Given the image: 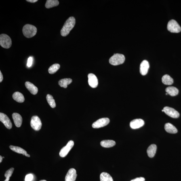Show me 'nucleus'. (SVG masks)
<instances>
[{"instance_id":"nucleus-1","label":"nucleus","mask_w":181,"mask_h":181,"mask_svg":"<svg viewBox=\"0 0 181 181\" xmlns=\"http://www.w3.org/2000/svg\"><path fill=\"white\" fill-rule=\"evenodd\" d=\"M76 20L74 17H70L64 25L61 30V35L64 37H65L69 34L70 32L75 26Z\"/></svg>"},{"instance_id":"nucleus-21","label":"nucleus","mask_w":181,"mask_h":181,"mask_svg":"<svg viewBox=\"0 0 181 181\" xmlns=\"http://www.w3.org/2000/svg\"><path fill=\"white\" fill-rule=\"evenodd\" d=\"M166 92L171 96H174L178 95V90L174 87H169L166 89Z\"/></svg>"},{"instance_id":"nucleus-5","label":"nucleus","mask_w":181,"mask_h":181,"mask_svg":"<svg viewBox=\"0 0 181 181\" xmlns=\"http://www.w3.org/2000/svg\"><path fill=\"white\" fill-rule=\"evenodd\" d=\"M169 31L174 33H178L181 31V28L176 20H171L168 23L167 27Z\"/></svg>"},{"instance_id":"nucleus-26","label":"nucleus","mask_w":181,"mask_h":181,"mask_svg":"<svg viewBox=\"0 0 181 181\" xmlns=\"http://www.w3.org/2000/svg\"><path fill=\"white\" fill-rule=\"evenodd\" d=\"M100 181H113L109 174L106 172H102L100 175Z\"/></svg>"},{"instance_id":"nucleus-28","label":"nucleus","mask_w":181,"mask_h":181,"mask_svg":"<svg viewBox=\"0 0 181 181\" xmlns=\"http://www.w3.org/2000/svg\"><path fill=\"white\" fill-rule=\"evenodd\" d=\"M60 65L58 64H53L49 68L48 70L49 73L51 74H53L56 73L59 69V68H60Z\"/></svg>"},{"instance_id":"nucleus-10","label":"nucleus","mask_w":181,"mask_h":181,"mask_svg":"<svg viewBox=\"0 0 181 181\" xmlns=\"http://www.w3.org/2000/svg\"><path fill=\"white\" fill-rule=\"evenodd\" d=\"M0 121L7 129H11L12 128V124L10 119L6 114L1 112L0 113Z\"/></svg>"},{"instance_id":"nucleus-19","label":"nucleus","mask_w":181,"mask_h":181,"mask_svg":"<svg viewBox=\"0 0 181 181\" xmlns=\"http://www.w3.org/2000/svg\"><path fill=\"white\" fill-rule=\"evenodd\" d=\"M116 144L114 141L112 140H105L102 141L101 145L104 148H109L113 147Z\"/></svg>"},{"instance_id":"nucleus-20","label":"nucleus","mask_w":181,"mask_h":181,"mask_svg":"<svg viewBox=\"0 0 181 181\" xmlns=\"http://www.w3.org/2000/svg\"><path fill=\"white\" fill-rule=\"evenodd\" d=\"M13 98L15 100L19 103H23L25 101L24 95L19 92L14 93L13 95Z\"/></svg>"},{"instance_id":"nucleus-23","label":"nucleus","mask_w":181,"mask_h":181,"mask_svg":"<svg viewBox=\"0 0 181 181\" xmlns=\"http://www.w3.org/2000/svg\"><path fill=\"white\" fill-rule=\"evenodd\" d=\"M162 81L164 84L170 85L173 83V80L172 78L168 75H165L162 78Z\"/></svg>"},{"instance_id":"nucleus-22","label":"nucleus","mask_w":181,"mask_h":181,"mask_svg":"<svg viewBox=\"0 0 181 181\" xmlns=\"http://www.w3.org/2000/svg\"><path fill=\"white\" fill-rule=\"evenodd\" d=\"M72 82V79L70 78H66V79L60 80L58 82V84L61 87L66 88H67L68 85L71 84Z\"/></svg>"},{"instance_id":"nucleus-27","label":"nucleus","mask_w":181,"mask_h":181,"mask_svg":"<svg viewBox=\"0 0 181 181\" xmlns=\"http://www.w3.org/2000/svg\"><path fill=\"white\" fill-rule=\"evenodd\" d=\"M46 99L47 102L51 107L52 108H54L56 107V103L55 102V100L53 99L52 95L50 94H48L46 96Z\"/></svg>"},{"instance_id":"nucleus-38","label":"nucleus","mask_w":181,"mask_h":181,"mask_svg":"<svg viewBox=\"0 0 181 181\" xmlns=\"http://www.w3.org/2000/svg\"><path fill=\"white\" fill-rule=\"evenodd\" d=\"M168 94V93H166V95H167Z\"/></svg>"},{"instance_id":"nucleus-17","label":"nucleus","mask_w":181,"mask_h":181,"mask_svg":"<svg viewBox=\"0 0 181 181\" xmlns=\"http://www.w3.org/2000/svg\"><path fill=\"white\" fill-rule=\"evenodd\" d=\"M164 128L167 133L170 134H176L178 133V130L176 127L170 123H166Z\"/></svg>"},{"instance_id":"nucleus-31","label":"nucleus","mask_w":181,"mask_h":181,"mask_svg":"<svg viewBox=\"0 0 181 181\" xmlns=\"http://www.w3.org/2000/svg\"><path fill=\"white\" fill-rule=\"evenodd\" d=\"M32 63H33V58H32V57H30L29 58L28 60L27 66L28 67H31L32 66Z\"/></svg>"},{"instance_id":"nucleus-7","label":"nucleus","mask_w":181,"mask_h":181,"mask_svg":"<svg viewBox=\"0 0 181 181\" xmlns=\"http://www.w3.org/2000/svg\"><path fill=\"white\" fill-rule=\"evenodd\" d=\"M110 122V120L108 118H103L95 121L92 125L93 128L98 129L105 126Z\"/></svg>"},{"instance_id":"nucleus-9","label":"nucleus","mask_w":181,"mask_h":181,"mask_svg":"<svg viewBox=\"0 0 181 181\" xmlns=\"http://www.w3.org/2000/svg\"><path fill=\"white\" fill-rule=\"evenodd\" d=\"M163 110L165 113L171 117L176 119L180 117L179 112L172 108L166 106L163 108Z\"/></svg>"},{"instance_id":"nucleus-8","label":"nucleus","mask_w":181,"mask_h":181,"mask_svg":"<svg viewBox=\"0 0 181 181\" xmlns=\"http://www.w3.org/2000/svg\"><path fill=\"white\" fill-rule=\"evenodd\" d=\"M73 141H69L66 146L63 148L60 152V155L61 157H64L68 155L70 151L71 150L74 146Z\"/></svg>"},{"instance_id":"nucleus-15","label":"nucleus","mask_w":181,"mask_h":181,"mask_svg":"<svg viewBox=\"0 0 181 181\" xmlns=\"http://www.w3.org/2000/svg\"><path fill=\"white\" fill-rule=\"evenodd\" d=\"M12 117L16 126L19 127L21 126L22 123V118L20 114L14 113L12 114Z\"/></svg>"},{"instance_id":"nucleus-11","label":"nucleus","mask_w":181,"mask_h":181,"mask_svg":"<svg viewBox=\"0 0 181 181\" xmlns=\"http://www.w3.org/2000/svg\"><path fill=\"white\" fill-rule=\"evenodd\" d=\"M88 83L90 86L93 88H96L97 87L98 82L97 78L94 74H89L88 75Z\"/></svg>"},{"instance_id":"nucleus-18","label":"nucleus","mask_w":181,"mask_h":181,"mask_svg":"<svg viewBox=\"0 0 181 181\" xmlns=\"http://www.w3.org/2000/svg\"><path fill=\"white\" fill-rule=\"evenodd\" d=\"M157 147L155 144H152L149 146L147 150L148 155L150 158H153L156 153Z\"/></svg>"},{"instance_id":"nucleus-32","label":"nucleus","mask_w":181,"mask_h":181,"mask_svg":"<svg viewBox=\"0 0 181 181\" xmlns=\"http://www.w3.org/2000/svg\"><path fill=\"white\" fill-rule=\"evenodd\" d=\"M131 181H145V179L143 177H140L133 179Z\"/></svg>"},{"instance_id":"nucleus-30","label":"nucleus","mask_w":181,"mask_h":181,"mask_svg":"<svg viewBox=\"0 0 181 181\" xmlns=\"http://www.w3.org/2000/svg\"><path fill=\"white\" fill-rule=\"evenodd\" d=\"M33 176L32 174L27 175L25 178V181H32L33 180Z\"/></svg>"},{"instance_id":"nucleus-2","label":"nucleus","mask_w":181,"mask_h":181,"mask_svg":"<svg viewBox=\"0 0 181 181\" xmlns=\"http://www.w3.org/2000/svg\"><path fill=\"white\" fill-rule=\"evenodd\" d=\"M37 29L35 26L27 24L23 28V33L25 37L31 38L35 36L37 33Z\"/></svg>"},{"instance_id":"nucleus-25","label":"nucleus","mask_w":181,"mask_h":181,"mask_svg":"<svg viewBox=\"0 0 181 181\" xmlns=\"http://www.w3.org/2000/svg\"><path fill=\"white\" fill-rule=\"evenodd\" d=\"M9 148L13 151L19 154H22L24 155H25L27 153L25 150L21 148L18 147L11 145L9 146Z\"/></svg>"},{"instance_id":"nucleus-37","label":"nucleus","mask_w":181,"mask_h":181,"mask_svg":"<svg viewBox=\"0 0 181 181\" xmlns=\"http://www.w3.org/2000/svg\"><path fill=\"white\" fill-rule=\"evenodd\" d=\"M162 112H164V110H163V109L162 110Z\"/></svg>"},{"instance_id":"nucleus-14","label":"nucleus","mask_w":181,"mask_h":181,"mask_svg":"<svg viewBox=\"0 0 181 181\" xmlns=\"http://www.w3.org/2000/svg\"><path fill=\"white\" fill-rule=\"evenodd\" d=\"M149 63L146 60H144L141 62L140 66V72L143 76H145L147 74L149 69Z\"/></svg>"},{"instance_id":"nucleus-36","label":"nucleus","mask_w":181,"mask_h":181,"mask_svg":"<svg viewBox=\"0 0 181 181\" xmlns=\"http://www.w3.org/2000/svg\"><path fill=\"white\" fill-rule=\"evenodd\" d=\"M40 181H47L46 180H41Z\"/></svg>"},{"instance_id":"nucleus-4","label":"nucleus","mask_w":181,"mask_h":181,"mask_svg":"<svg viewBox=\"0 0 181 181\" xmlns=\"http://www.w3.org/2000/svg\"><path fill=\"white\" fill-rule=\"evenodd\" d=\"M12 44L11 38L5 34H2L0 35V45L3 48H10Z\"/></svg>"},{"instance_id":"nucleus-24","label":"nucleus","mask_w":181,"mask_h":181,"mask_svg":"<svg viewBox=\"0 0 181 181\" xmlns=\"http://www.w3.org/2000/svg\"><path fill=\"white\" fill-rule=\"evenodd\" d=\"M59 4V1L57 0H47L46 3L45 7L47 9H50L56 7Z\"/></svg>"},{"instance_id":"nucleus-13","label":"nucleus","mask_w":181,"mask_h":181,"mask_svg":"<svg viewBox=\"0 0 181 181\" xmlns=\"http://www.w3.org/2000/svg\"><path fill=\"white\" fill-rule=\"evenodd\" d=\"M77 175L75 169L71 168L68 170L65 177V181H75Z\"/></svg>"},{"instance_id":"nucleus-16","label":"nucleus","mask_w":181,"mask_h":181,"mask_svg":"<svg viewBox=\"0 0 181 181\" xmlns=\"http://www.w3.org/2000/svg\"><path fill=\"white\" fill-rule=\"evenodd\" d=\"M25 85L26 88L32 94L35 95L37 94L38 89L33 84L29 82H26L25 83Z\"/></svg>"},{"instance_id":"nucleus-29","label":"nucleus","mask_w":181,"mask_h":181,"mask_svg":"<svg viewBox=\"0 0 181 181\" xmlns=\"http://www.w3.org/2000/svg\"><path fill=\"white\" fill-rule=\"evenodd\" d=\"M14 168H11L7 170L6 172L5 176V177L6 180L4 181H9V178L12 175L14 171Z\"/></svg>"},{"instance_id":"nucleus-33","label":"nucleus","mask_w":181,"mask_h":181,"mask_svg":"<svg viewBox=\"0 0 181 181\" xmlns=\"http://www.w3.org/2000/svg\"><path fill=\"white\" fill-rule=\"evenodd\" d=\"M3 76L1 72L0 71V82H1L3 81Z\"/></svg>"},{"instance_id":"nucleus-3","label":"nucleus","mask_w":181,"mask_h":181,"mask_svg":"<svg viewBox=\"0 0 181 181\" xmlns=\"http://www.w3.org/2000/svg\"><path fill=\"white\" fill-rule=\"evenodd\" d=\"M125 60V57L123 55L117 53L111 57L109 59V62L112 65L117 66L123 64Z\"/></svg>"},{"instance_id":"nucleus-6","label":"nucleus","mask_w":181,"mask_h":181,"mask_svg":"<svg viewBox=\"0 0 181 181\" xmlns=\"http://www.w3.org/2000/svg\"><path fill=\"white\" fill-rule=\"evenodd\" d=\"M30 124L32 128L36 131H39L42 126L40 119L38 116L36 115L32 117Z\"/></svg>"},{"instance_id":"nucleus-35","label":"nucleus","mask_w":181,"mask_h":181,"mask_svg":"<svg viewBox=\"0 0 181 181\" xmlns=\"http://www.w3.org/2000/svg\"><path fill=\"white\" fill-rule=\"evenodd\" d=\"M3 157H2L1 156H0V163H1L3 161Z\"/></svg>"},{"instance_id":"nucleus-34","label":"nucleus","mask_w":181,"mask_h":181,"mask_svg":"<svg viewBox=\"0 0 181 181\" xmlns=\"http://www.w3.org/2000/svg\"><path fill=\"white\" fill-rule=\"evenodd\" d=\"M38 1V0H27L26 1L28 2H30L32 3H35Z\"/></svg>"},{"instance_id":"nucleus-12","label":"nucleus","mask_w":181,"mask_h":181,"mask_svg":"<svg viewBox=\"0 0 181 181\" xmlns=\"http://www.w3.org/2000/svg\"><path fill=\"white\" fill-rule=\"evenodd\" d=\"M145 124L143 120L141 119H137L133 120L130 123V126L131 129H136L140 128Z\"/></svg>"}]
</instances>
